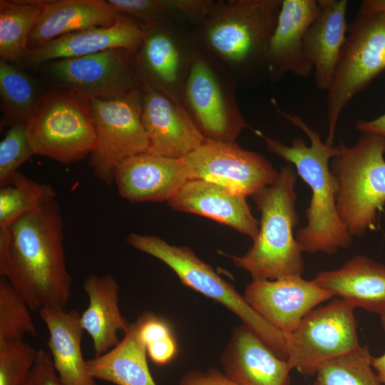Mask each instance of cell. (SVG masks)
I'll use <instances>...</instances> for the list:
<instances>
[{
	"mask_svg": "<svg viewBox=\"0 0 385 385\" xmlns=\"http://www.w3.org/2000/svg\"><path fill=\"white\" fill-rule=\"evenodd\" d=\"M181 160L189 179L215 183L245 196L272 185L279 175L262 155L245 150L236 142L206 140Z\"/></svg>",
	"mask_w": 385,
	"mask_h": 385,
	"instance_id": "obj_14",
	"label": "cell"
},
{
	"mask_svg": "<svg viewBox=\"0 0 385 385\" xmlns=\"http://www.w3.org/2000/svg\"><path fill=\"white\" fill-rule=\"evenodd\" d=\"M189 180L181 159L145 152L119 165L114 183L131 202L168 201Z\"/></svg>",
	"mask_w": 385,
	"mask_h": 385,
	"instance_id": "obj_19",
	"label": "cell"
},
{
	"mask_svg": "<svg viewBox=\"0 0 385 385\" xmlns=\"http://www.w3.org/2000/svg\"><path fill=\"white\" fill-rule=\"evenodd\" d=\"M295 184V171L282 167L274 183L252 195L261 213L257 236L244 255L227 256L252 279L274 280L304 271L303 252L293 234L299 223Z\"/></svg>",
	"mask_w": 385,
	"mask_h": 385,
	"instance_id": "obj_4",
	"label": "cell"
},
{
	"mask_svg": "<svg viewBox=\"0 0 385 385\" xmlns=\"http://www.w3.org/2000/svg\"><path fill=\"white\" fill-rule=\"evenodd\" d=\"M224 374L237 385H290L292 370L245 324L236 328L221 356Z\"/></svg>",
	"mask_w": 385,
	"mask_h": 385,
	"instance_id": "obj_21",
	"label": "cell"
},
{
	"mask_svg": "<svg viewBox=\"0 0 385 385\" xmlns=\"http://www.w3.org/2000/svg\"><path fill=\"white\" fill-rule=\"evenodd\" d=\"M180 385H237L217 369L205 371H189L180 379Z\"/></svg>",
	"mask_w": 385,
	"mask_h": 385,
	"instance_id": "obj_38",
	"label": "cell"
},
{
	"mask_svg": "<svg viewBox=\"0 0 385 385\" xmlns=\"http://www.w3.org/2000/svg\"><path fill=\"white\" fill-rule=\"evenodd\" d=\"M30 311L8 279L0 277V344L22 341L25 334L36 335Z\"/></svg>",
	"mask_w": 385,
	"mask_h": 385,
	"instance_id": "obj_32",
	"label": "cell"
},
{
	"mask_svg": "<svg viewBox=\"0 0 385 385\" xmlns=\"http://www.w3.org/2000/svg\"><path fill=\"white\" fill-rule=\"evenodd\" d=\"M140 321L130 324L121 341L108 352L87 360L94 379L115 385H157L150 372Z\"/></svg>",
	"mask_w": 385,
	"mask_h": 385,
	"instance_id": "obj_27",
	"label": "cell"
},
{
	"mask_svg": "<svg viewBox=\"0 0 385 385\" xmlns=\"http://www.w3.org/2000/svg\"><path fill=\"white\" fill-rule=\"evenodd\" d=\"M83 287L88 305L81 315V324L91 337L94 356H98L120 342L118 333L125 334L130 324L120 311L119 285L111 274L91 273L85 278Z\"/></svg>",
	"mask_w": 385,
	"mask_h": 385,
	"instance_id": "obj_26",
	"label": "cell"
},
{
	"mask_svg": "<svg viewBox=\"0 0 385 385\" xmlns=\"http://www.w3.org/2000/svg\"><path fill=\"white\" fill-rule=\"evenodd\" d=\"M38 312L47 327L51 359L63 384L96 385L81 351L84 330L80 314L75 309L66 311L49 307H42Z\"/></svg>",
	"mask_w": 385,
	"mask_h": 385,
	"instance_id": "obj_25",
	"label": "cell"
},
{
	"mask_svg": "<svg viewBox=\"0 0 385 385\" xmlns=\"http://www.w3.org/2000/svg\"><path fill=\"white\" fill-rule=\"evenodd\" d=\"M144 36L143 26L131 17L120 14L109 26L80 30L59 36L34 49H29L24 66H38L55 60L84 56L123 48L135 53Z\"/></svg>",
	"mask_w": 385,
	"mask_h": 385,
	"instance_id": "obj_18",
	"label": "cell"
},
{
	"mask_svg": "<svg viewBox=\"0 0 385 385\" xmlns=\"http://www.w3.org/2000/svg\"><path fill=\"white\" fill-rule=\"evenodd\" d=\"M26 129L35 155L61 163L85 158L96 145L89 100L67 90L40 96Z\"/></svg>",
	"mask_w": 385,
	"mask_h": 385,
	"instance_id": "obj_7",
	"label": "cell"
},
{
	"mask_svg": "<svg viewBox=\"0 0 385 385\" xmlns=\"http://www.w3.org/2000/svg\"><path fill=\"white\" fill-rule=\"evenodd\" d=\"M215 2L214 0H171L175 14L195 27L207 19Z\"/></svg>",
	"mask_w": 385,
	"mask_h": 385,
	"instance_id": "obj_36",
	"label": "cell"
},
{
	"mask_svg": "<svg viewBox=\"0 0 385 385\" xmlns=\"http://www.w3.org/2000/svg\"><path fill=\"white\" fill-rule=\"evenodd\" d=\"M277 112L309 138L310 145L294 138L287 145L278 140L263 135L270 152L294 165L297 174L312 190V197L306 210L307 225L295 236L303 252H323L332 255L339 249L349 248L352 236L341 221L337 212V180L330 169V160L339 153V147L323 143L320 135L297 115L283 111L274 98L270 99Z\"/></svg>",
	"mask_w": 385,
	"mask_h": 385,
	"instance_id": "obj_3",
	"label": "cell"
},
{
	"mask_svg": "<svg viewBox=\"0 0 385 385\" xmlns=\"http://www.w3.org/2000/svg\"><path fill=\"white\" fill-rule=\"evenodd\" d=\"M148 152L182 159L206 140L184 106L138 78Z\"/></svg>",
	"mask_w": 385,
	"mask_h": 385,
	"instance_id": "obj_16",
	"label": "cell"
},
{
	"mask_svg": "<svg viewBox=\"0 0 385 385\" xmlns=\"http://www.w3.org/2000/svg\"><path fill=\"white\" fill-rule=\"evenodd\" d=\"M44 0L0 1L1 59L24 66L29 36L42 11Z\"/></svg>",
	"mask_w": 385,
	"mask_h": 385,
	"instance_id": "obj_28",
	"label": "cell"
},
{
	"mask_svg": "<svg viewBox=\"0 0 385 385\" xmlns=\"http://www.w3.org/2000/svg\"><path fill=\"white\" fill-rule=\"evenodd\" d=\"M338 145L330 162L338 185L337 210L349 233L359 237L374 228L385 205V138L363 134L352 146Z\"/></svg>",
	"mask_w": 385,
	"mask_h": 385,
	"instance_id": "obj_5",
	"label": "cell"
},
{
	"mask_svg": "<svg viewBox=\"0 0 385 385\" xmlns=\"http://www.w3.org/2000/svg\"><path fill=\"white\" fill-rule=\"evenodd\" d=\"M127 242L166 264L185 285L223 304L278 356L286 359V334L261 317L232 284L188 247L171 245L158 236L134 232L128 235Z\"/></svg>",
	"mask_w": 385,
	"mask_h": 385,
	"instance_id": "obj_6",
	"label": "cell"
},
{
	"mask_svg": "<svg viewBox=\"0 0 385 385\" xmlns=\"http://www.w3.org/2000/svg\"><path fill=\"white\" fill-rule=\"evenodd\" d=\"M142 26L143 43L132 60L137 77L183 106L185 85L198 49L195 27L178 15Z\"/></svg>",
	"mask_w": 385,
	"mask_h": 385,
	"instance_id": "obj_10",
	"label": "cell"
},
{
	"mask_svg": "<svg viewBox=\"0 0 385 385\" xmlns=\"http://www.w3.org/2000/svg\"><path fill=\"white\" fill-rule=\"evenodd\" d=\"M320 13L304 38L305 54L314 70L315 86L327 91L344 44L347 0H318Z\"/></svg>",
	"mask_w": 385,
	"mask_h": 385,
	"instance_id": "obj_22",
	"label": "cell"
},
{
	"mask_svg": "<svg viewBox=\"0 0 385 385\" xmlns=\"http://www.w3.org/2000/svg\"><path fill=\"white\" fill-rule=\"evenodd\" d=\"M24 385H64L57 374L50 354L38 349L36 361Z\"/></svg>",
	"mask_w": 385,
	"mask_h": 385,
	"instance_id": "obj_37",
	"label": "cell"
},
{
	"mask_svg": "<svg viewBox=\"0 0 385 385\" xmlns=\"http://www.w3.org/2000/svg\"><path fill=\"white\" fill-rule=\"evenodd\" d=\"M120 14L103 0H44L42 11L29 36V49L59 36L114 24Z\"/></svg>",
	"mask_w": 385,
	"mask_h": 385,
	"instance_id": "obj_24",
	"label": "cell"
},
{
	"mask_svg": "<svg viewBox=\"0 0 385 385\" xmlns=\"http://www.w3.org/2000/svg\"><path fill=\"white\" fill-rule=\"evenodd\" d=\"M354 309L337 299L309 312L286 335V360L290 368L304 376L315 375L324 362L359 348Z\"/></svg>",
	"mask_w": 385,
	"mask_h": 385,
	"instance_id": "obj_11",
	"label": "cell"
},
{
	"mask_svg": "<svg viewBox=\"0 0 385 385\" xmlns=\"http://www.w3.org/2000/svg\"><path fill=\"white\" fill-rule=\"evenodd\" d=\"M34 155L26 125L17 124L9 128L0 143V187L11 184L19 168Z\"/></svg>",
	"mask_w": 385,
	"mask_h": 385,
	"instance_id": "obj_34",
	"label": "cell"
},
{
	"mask_svg": "<svg viewBox=\"0 0 385 385\" xmlns=\"http://www.w3.org/2000/svg\"><path fill=\"white\" fill-rule=\"evenodd\" d=\"M146 349L150 358L158 364H167L176 353V344L173 336L148 344Z\"/></svg>",
	"mask_w": 385,
	"mask_h": 385,
	"instance_id": "obj_39",
	"label": "cell"
},
{
	"mask_svg": "<svg viewBox=\"0 0 385 385\" xmlns=\"http://www.w3.org/2000/svg\"><path fill=\"white\" fill-rule=\"evenodd\" d=\"M379 315L382 328L385 331V310ZM371 366L375 369L381 384L385 385V353L377 357L372 356Z\"/></svg>",
	"mask_w": 385,
	"mask_h": 385,
	"instance_id": "obj_41",
	"label": "cell"
},
{
	"mask_svg": "<svg viewBox=\"0 0 385 385\" xmlns=\"http://www.w3.org/2000/svg\"><path fill=\"white\" fill-rule=\"evenodd\" d=\"M89 102L96 133L89 165L95 176L112 185L120 163L148 150L141 122L140 93L138 88L121 97L92 98Z\"/></svg>",
	"mask_w": 385,
	"mask_h": 385,
	"instance_id": "obj_12",
	"label": "cell"
},
{
	"mask_svg": "<svg viewBox=\"0 0 385 385\" xmlns=\"http://www.w3.org/2000/svg\"><path fill=\"white\" fill-rule=\"evenodd\" d=\"M175 210L190 212L229 226L255 240L259 224L247 196L215 183L189 179L167 201Z\"/></svg>",
	"mask_w": 385,
	"mask_h": 385,
	"instance_id": "obj_20",
	"label": "cell"
},
{
	"mask_svg": "<svg viewBox=\"0 0 385 385\" xmlns=\"http://www.w3.org/2000/svg\"><path fill=\"white\" fill-rule=\"evenodd\" d=\"M366 346L329 360L317 370L314 385H381Z\"/></svg>",
	"mask_w": 385,
	"mask_h": 385,
	"instance_id": "obj_31",
	"label": "cell"
},
{
	"mask_svg": "<svg viewBox=\"0 0 385 385\" xmlns=\"http://www.w3.org/2000/svg\"><path fill=\"white\" fill-rule=\"evenodd\" d=\"M282 0H218L195 26L199 48L227 73L238 88L270 81L268 50Z\"/></svg>",
	"mask_w": 385,
	"mask_h": 385,
	"instance_id": "obj_2",
	"label": "cell"
},
{
	"mask_svg": "<svg viewBox=\"0 0 385 385\" xmlns=\"http://www.w3.org/2000/svg\"><path fill=\"white\" fill-rule=\"evenodd\" d=\"M1 127L26 125L40 96L35 83L15 64L0 60Z\"/></svg>",
	"mask_w": 385,
	"mask_h": 385,
	"instance_id": "obj_29",
	"label": "cell"
},
{
	"mask_svg": "<svg viewBox=\"0 0 385 385\" xmlns=\"http://www.w3.org/2000/svg\"><path fill=\"white\" fill-rule=\"evenodd\" d=\"M133 56L128 50L113 48L51 61L47 71L59 88L88 100L118 98L138 88Z\"/></svg>",
	"mask_w": 385,
	"mask_h": 385,
	"instance_id": "obj_13",
	"label": "cell"
},
{
	"mask_svg": "<svg viewBox=\"0 0 385 385\" xmlns=\"http://www.w3.org/2000/svg\"><path fill=\"white\" fill-rule=\"evenodd\" d=\"M356 128L363 134H375L385 138V113L371 120H357Z\"/></svg>",
	"mask_w": 385,
	"mask_h": 385,
	"instance_id": "obj_40",
	"label": "cell"
},
{
	"mask_svg": "<svg viewBox=\"0 0 385 385\" xmlns=\"http://www.w3.org/2000/svg\"><path fill=\"white\" fill-rule=\"evenodd\" d=\"M59 203L0 229V277L8 279L31 311L49 307L66 309L73 279L67 269Z\"/></svg>",
	"mask_w": 385,
	"mask_h": 385,
	"instance_id": "obj_1",
	"label": "cell"
},
{
	"mask_svg": "<svg viewBox=\"0 0 385 385\" xmlns=\"http://www.w3.org/2000/svg\"><path fill=\"white\" fill-rule=\"evenodd\" d=\"M117 14L126 15L141 25H149L175 14L171 0H107Z\"/></svg>",
	"mask_w": 385,
	"mask_h": 385,
	"instance_id": "obj_35",
	"label": "cell"
},
{
	"mask_svg": "<svg viewBox=\"0 0 385 385\" xmlns=\"http://www.w3.org/2000/svg\"><path fill=\"white\" fill-rule=\"evenodd\" d=\"M38 354L23 340L0 344V385H24Z\"/></svg>",
	"mask_w": 385,
	"mask_h": 385,
	"instance_id": "obj_33",
	"label": "cell"
},
{
	"mask_svg": "<svg viewBox=\"0 0 385 385\" xmlns=\"http://www.w3.org/2000/svg\"><path fill=\"white\" fill-rule=\"evenodd\" d=\"M237 88L235 80L198 47L183 105L205 140L234 143L250 127L238 106Z\"/></svg>",
	"mask_w": 385,
	"mask_h": 385,
	"instance_id": "obj_9",
	"label": "cell"
},
{
	"mask_svg": "<svg viewBox=\"0 0 385 385\" xmlns=\"http://www.w3.org/2000/svg\"><path fill=\"white\" fill-rule=\"evenodd\" d=\"M385 71V14L360 6L348 25L333 81L327 91L328 134L333 145L338 120L345 107Z\"/></svg>",
	"mask_w": 385,
	"mask_h": 385,
	"instance_id": "obj_8",
	"label": "cell"
},
{
	"mask_svg": "<svg viewBox=\"0 0 385 385\" xmlns=\"http://www.w3.org/2000/svg\"><path fill=\"white\" fill-rule=\"evenodd\" d=\"M361 5L367 9L385 14V0H365Z\"/></svg>",
	"mask_w": 385,
	"mask_h": 385,
	"instance_id": "obj_42",
	"label": "cell"
},
{
	"mask_svg": "<svg viewBox=\"0 0 385 385\" xmlns=\"http://www.w3.org/2000/svg\"><path fill=\"white\" fill-rule=\"evenodd\" d=\"M320 13L318 0H282L268 50L270 81L292 73L308 78L313 69L304 49L305 34Z\"/></svg>",
	"mask_w": 385,
	"mask_h": 385,
	"instance_id": "obj_17",
	"label": "cell"
},
{
	"mask_svg": "<svg viewBox=\"0 0 385 385\" xmlns=\"http://www.w3.org/2000/svg\"><path fill=\"white\" fill-rule=\"evenodd\" d=\"M313 281L355 308L380 314L385 310V265L356 255L339 269L319 272Z\"/></svg>",
	"mask_w": 385,
	"mask_h": 385,
	"instance_id": "obj_23",
	"label": "cell"
},
{
	"mask_svg": "<svg viewBox=\"0 0 385 385\" xmlns=\"http://www.w3.org/2000/svg\"><path fill=\"white\" fill-rule=\"evenodd\" d=\"M56 197L51 185L34 181L19 171L11 184L0 187V229L41 209Z\"/></svg>",
	"mask_w": 385,
	"mask_h": 385,
	"instance_id": "obj_30",
	"label": "cell"
},
{
	"mask_svg": "<svg viewBox=\"0 0 385 385\" xmlns=\"http://www.w3.org/2000/svg\"><path fill=\"white\" fill-rule=\"evenodd\" d=\"M334 297L313 279L294 275L274 280L252 279L244 293L247 303L286 335L294 331L309 312Z\"/></svg>",
	"mask_w": 385,
	"mask_h": 385,
	"instance_id": "obj_15",
	"label": "cell"
}]
</instances>
